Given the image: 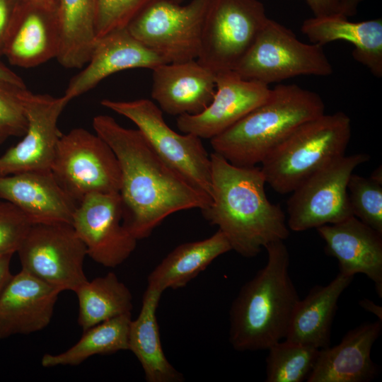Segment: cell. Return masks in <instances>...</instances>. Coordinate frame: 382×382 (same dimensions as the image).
Returning a JSON list of instances; mask_svg holds the SVG:
<instances>
[{
	"label": "cell",
	"mask_w": 382,
	"mask_h": 382,
	"mask_svg": "<svg viewBox=\"0 0 382 382\" xmlns=\"http://www.w3.org/2000/svg\"><path fill=\"white\" fill-rule=\"evenodd\" d=\"M92 124L118 160L123 223L137 241L170 214L211 204V197L168 165L138 129L125 128L107 115L94 117Z\"/></svg>",
	"instance_id": "6da1fadb"
},
{
	"label": "cell",
	"mask_w": 382,
	"mask_h": 382,
	"mask_svg": "<svg viewBox=\"0 0 382 382\" xmlns=\"http://www.w3.org/2000/svg\"><path fill=\"white\" fill-rule=\"evenodd\" d=\"M210 159L212 202L201 212L224 234L231 250L253 257L270 243L286 239V215L267 199L261 168L237 166L214 152Z\"/></svg>",
	"instance_id": "7a4b0ae2"
},
{
	"label": "cell",
	"mask_w": 382,
	"mask_h": 382,
	"mask_svg": "<svg viewBox=\"0 0 382 382\" xmlns=\"http://www.w3.org/2000/svg\"><path fill=\"white\" fill-rule=\"evenodd\" d=\"M265 248L266 265L241 287L229 311V342L238 352L267 349L284 339L300 300L284 241Z\"/></svg>",
	"instance_id": "3957f363"
},
{
	"label": "cell",
	"mask_w": 382,
	"mask_h": 382,
	"mask_svg": "<svg viewBox=\"0 0 382 382\" xmlns=\"http://www.w3.org/2000/svg\"><path fill=\"white\" fill-rule=\"evenodd\" d=\"M324 113V102L317 93L279 84L271 88L263 103L211 139V146L233 165L255 166L299 126Z\"/></svg>",
	"instance_id": "277c9868"
},
{
	"label": "cell",
	"mask_w": 382,
	"mask_h": 382,
	"mask_svg": "<svg viewBox=\"0 0 382 382\" xmlns=\"http://www.w3.org/2000/svg\"><path fill=\"white\" fill-rule=\"evenodd\" d=\"M352 133L343 112L325 113L294 130L262 162L266 183L277 192H292L316 172L345 156Z\"/></svg>",
	"instance_id": "5b68a950"
},
{
	"label": "cell",
	"mask_w": 382,
	"mask_h": 382,
	"mask_svg": "<svg viewBox=\"0 0 382 382\" xmlns=\"http://www.w3.org/2000/svg\"><path fill=\"white\" fill-rule=\"evenodd\" d=\"M233 71L269 86L301 75L327 76L333 69L323 46L301 42L290 29L268 18Z\"/></svg>",
	"instance_id": "8992f818"
},
{
	"label": "cell",
	"mask_w": 382,
	"mask_h": 382,
	"mask_svg": "<svg viewBox=\"0 0 382 382\" xmlns=\"http://www.w3.org/2000/svg\"><path fill=\"white\" fill-rule=\"evenodd\" d=\"M101 105L133 122L158 155L195 188L212 196L211 159L202 139L180 134L166 122L153 101L103 99ZM212 199V197H211Z\"/></svg>",
	"instance_id": "52a82bcc"
},
{
	"label": "cell",
	"mask_w": 382,
	"mask_h": 382,
	"mask_svg": "<svg viewBox=\"0 0 382 382\" xmlns=\"http://www.w3.org/2000/svg\"><path fill=\"white\" fill-rule=\"evenodd\" d=\"M50 171L77 204L91 193L120 191L121 171L115 154L96 133L84 128L61 134Z\"/></svg>",
	"instance_id": "ba28073f"
},
{
	"label": "cell",
	"mask_w": 382,
	"mask_h": 382,
	"mask_svg": "<svg viewBox=\"0 0 382 382\" xmlns=\"http://www.w3.org/2000/svg\"><path fill=\"white\" fill-rule=\"evenodd\" d=\"M209 1L191 0L182 6L168 0H152L127 29L168 63L197 59Z\"/></svg>",
	"instance_id": "9c48e42d"
},
{
	"label": "cell",
	"mask_w": 382,
	"mask_h": 382,
	"mask_svg": "<svg viewBox=\"0 0 382 382\" xmlns=\"http://www.w3.org/2000/svg\"><path fill=\"white\" fill-rule=\"evenodd\" d=\"M268 18L258 0H210L197 61L215 74L233 71Z\"/></svg>",
	"instance_id": "30bf717a"
},
{
	"label": "cell",
	"mask_w": 382,
	"mask_h": 382,
	"mask_svg": "<svg viewBox=\"0 0 382 382\" xmlns=\"http://www.w3.org/2000/svg\"><path fill=\"white\" fill-rule=\"evenodd\" d=\"M370 156H341L304 180L287 201L288 228L303 231L352 216L347 184L353 170Z\"/></svg>",
	"instance_id": "8fae6325"
},
{
	"label": "cell",
	"mask_w": 382,
	"mask_h": 382,
	"mask_svg": "<svg viewBox=\"0 0 382 382\" xmlns=\"http://www.w3.org/2000/svg\"><path fill=\"white\" fill-rule=\"evenodd\" d=\"M17 253L21 270L61 291L75 292L88 281L86 249L71 224H33Z\"/></svg>",
	"instance_id": "7c38bea8"
},
{
	"label": "cell",
	"mask_w": 382,
	"mask_h": 382,
	"mask_svg": "<svg viewBox=\"0 0 382 382\" xmlns=\"http://www.w3.org/2000/svg\"><path fill=\"white\" fill-rule=\"evenodd\" d=\"M71 226L87 255L104 267H117L136 248L137 240L123 223L119 192L87 195L77 204Z\"/></svg>",
	"instance_id": "4fadbf2b"
},
{
	"label": "cell",
	"mask_w": 382,
	"mask_h": 382,
	"mask_svg": "<svg viewBox=\"0 0 382 382\" xmlns=\"http://www.w3.org/2000/svg\"><path fill=\"white\" fill-rule=\"evenodd\" d=\"M69 102L64 96L54 97L25 91L23 104L27 129L23 139L0 156V175L50 170L62 134L57 122Z\"/></svg>",
	"instance_id": "5bb4252c"
},
{
	"label": "cell",
	"mask_w": 382,
	"mask_h": 382,
	"mask_svg": "<svg viewBox=\"0 0 382 382\" xmlns=\"http://www.w3.org/2000/svg\"><path fill=\"white\" fill-rule=\"evenodd\" d=\"M269 86L241 78L233 71L216 74V91L209 105L195 115L178 116L183 133L212 139L236 124L269 97Z\"/></svg>",
	"instance_id": "9a60e30c"
},
{
	"label": "cell",
	"mask_w": 382,
	"mask_h": 382,
	"mask_svg": "<svg viewBox=\"0 0 382 382\" xmlns=\"http://www.w3.org/2000/svg\"><path fill=\"white\" fill-rule=\"evenodd\" d=\"M166 63L127 28L113 30L97 39L86 66L70 80L64 96L70 102L114 73L135 68L153 70Z\"/></svg>",
	"instance_id": "2e32d148"
},
{
	"label": "cell",
	"mask_w": 382,
	"mask_h": 382,
	"mask_svg": "<svg viewBox=\"0 0 382 382\" xmlns=\"http://www.w3.org/2000/svg\"><path fill=\"white\" fill-rule=\"evenodd\" d=\"M59 42L57 4L20 2L4 56L14 66L34 67L57 58Z\"/></svg>",
	"instance_id": "e0dca14e"
},
{
	"label": "cell",
	"mask_w": 382,
	"mask_h": 382,
	"mask_svg": "<svg viewBox=\"0 0 382 382\" xmlns=\"http://www.w3.org/2000/svg\"><path fill=\"white\" fill-rule=\"evenodd\" d=\"M61 292L23 270L13 275L0 294V339L46 328Z\"/></svg>",
	"instance_id": "ac0fdd59"
},
{
	"label": "cell",
	"mask_w": 382,
	"mask_h": 382,
	"mask_svg": "<svg viewBox=\"0 0 382 382\" xmlns=\"http://www.w3.org/2000/svg\"><path fill=\"white\" fill-rule=\"evenodd\" d=\"M325 243L328 255L336 258L340 273L349 276L361 273L374 283L382 297V233L357 217L316 228Z\"/></svg>",
	"instance_id": "d6986e66"
},
{
	"label": "cell",
	"mask_w": 382,
	"mask_h": 382,
	"mask_svg": "<svg viewBox=\"0 0 382 382\" xmlns=\"http://www.w3.org/2000/svg\"><path fill=\"white\" fill-rule=\"evenodd\" d=\"M0 199L15 205L32 224H71L77 206L58 184L50 170L0 175Z\"/></svg>",
	"instance_id": "ffe728a7"
},
{
	"label": "cell",
	"mask_w": 382,
	"mask_h": 382,
	"mask_svg": "<svg viewBox=\"0 0 382 382\" xmlns=\"http://www.w3.org/2000/svg\"><path fill=\"white\" fill-rule=\"evenodd\" d=\"M152 71L151 96L163 112L178 116L198 114L214 98L216 74L197 59L166 63Z\"/></svg>",
	"instance_id": "44dd1931"
},
{
	"label": "cell",
	"mask_w": 382,
	"mask_h": 382,
	"mask_svg": "<svg viewBox=\"0 0 382 382\" xmlns=\"http://www.w3.org/2000/svg\"><path fill=\"white\" fill-rule=\"evenodd\" d=\"M382 323L366 322L350 330L341 342L320 349L308 382H368L378 374L371 359V348L381 335Z\"/></svg>",
	"instance_id": "7402d4cb"
},
{
	"label": "cell",
	"mask_w": 382,
	"mask_h": 382,
	"mask_svg": "<svg viewBox=\"0 0 382 382\" xmlns=\"http://www.w3.org/2000/svg\"><path fill=\"white\" fill-rule=\"evenodd\" d=\"M301 30L311 43L321 46L336 40L352 43L354 59L382 76L381 18L352 22L340 15L313 16L303 21Z\"/></svg>",
	"instance_id": "603a6c76"
},
{
	"label": "cell",
	"mask_w": 382,
	"mask_h": 382,
	"mask_svg": "<svg viewBox=\"0 0 382 382\" xmlns=\"http://www.w3.org/2000/svg\"><path fill=\"white\" fill-rule=\"evenodd\" d=\"M354 276L339 272L326 286L316 285L299 300L285 340L323 349L330 346L332 321L340 296Z\"/></svg>",
	"instance_id": "cb8c5ba5"
},
{
	"label": "cell",
	"mask_w": 382,
	"mask_h": 382,
	"mask_svg": "<svg viewBox=\"0 0 382 382\" xmlns=\"http://www.w3.org/2000/svg\"><path fill=\"white\" fill-rule=\"evenodd\" d=\"M161 291L146 287L137 318L131 320L129 350L141 364L148 382H181L183 375L167 359L160 338L156 311Z\"/></svg>",
	"instance_id": "d4e9b609"
},
{
	"label": "cell",
	"mask_w": 382,
	"mask_h": 382,
	"mask_svg": "<svg viewBox=\"0 0 382 382\" xmlns=\"http://www.w3.org/2000/svg\"><path fill=\"white\" fill-rule=\"evenodd\" d=\"M229 250L231 245L219 229L204 240L180 244L150 272L147 287L161 292L183 287L216 257Z\"/></svg>",
	"instance_id": "484cf974"
},
{
	"label": "cell",
	"mask_w": 382,
	"mask_h": 382,
	"mask_svg": "<svg viewBox=\"0 0 382 382\" xmlns=\"http://www.w3.org/2000/svg\"><path fill=\"white\" fill-rule=\"evenodd\" d=\"M60 42L57 61L80 69L89 60L97 40L96 0H57Z\"/></svg>",
	"instance_id": "4316f807"
},
{
	"label": "cell",
	"mask_w": 382,
	"mask_h": 382,
	"mask_svg": "<svg viewBox=\"0 0 382 382\" xmlns=\"http://www.w3.org/2000/svg\"><path fill=\"white\" fill-rule=\"evenodd\" d=\"M75 293L79 305L78 323L83 332L132 310L129 289L112 272L88 280Z\"/></svg>",
	"instance_id": "83f0119b"
},
{
	"label": "cell",
	"mask_w": 382,
	"mask_h": 382,
	"mask_svg": "<svg viewBox=\"0 0 382 382\" xmlns=\"http://www.w3.org/2000/svg\"><path fill=\"white\" fill-rule=\"evenodd\" d=\"M131 313L123 314L97 324L86 331L71 347L58 354H45L41 359L45 368L76 366L96 354L129 350Z\"/></svg>",
	"instance_id": "f1b7e54d"
},
{
	"label": "cell",
	"mask_w": 382,
	"mask_h": 382,
	"mask_svg": "<svg viewBox=\"0 0 382 382\" xmlns=\"http://www.w3.org/2000/svg\"><path fill=\"white\" fill-rule=\"evenodd\" d=\"M266 382H302L309 377L319 349L287 340L268 349Z\"/></svg>",
	"instance_id": "f546056e"
},
{
	"label": "cell",
	"mask_w": 382,
	"mask_h": 382,
	"mask_svg": "<svg viewBox=\"0 0 382 382\" xmlns=\"http://www.w3.org/2000/svg\"><path fill=\"white\" fill-rule=\"evenodd\" d=\"M347 192L353 216L382 233V182L352 173Z\"/></svg>",
	"instance_id": "4dcf8cb0"
},
{
	"label": "cell",
	"mask_w": 382,
	"mask_h": 382,
	"mask_svg": "<svg viewBox=\"0 0 382 382\" xmlns=\"http://www.w3.org/2000/svg\"><path fill=\"white\" fill-rule=\"evenodd\" d=\"M26 88L0 80V144L24 135L28 120L23 104Z\"/></svg>",
	"instance_id": "1f68e13d"
},
{
	"label": "cell",
	"mask_w": 382,
	"mask_h": 382,
	"mask_svg": "<svg viewBox=\"0 0 382 382\" xmlns=\"http://www.w3.org/2000/svg\"><path fill=\"white\" fill-rule=\"evenodd\" d=\"M152 0H96L97 39L116 30L125 28Z\"/></svg>",
	"instance_id": "d6a6232c"
},
{
	"label": "cell",
	"mask_w": 382,
	"mask_h": 382,
	"mask_svg": "<svg viewBox=\"0 0 382 382\" xmlns=\"http://www.w3.org/2000/svg\"><path fill=\"white\" fill-rule=\"evenodd\" d=\"M31 225L15 205L0 201V255L17 252Z\"/></svg>",
	"instance_id": "836d02e7"
},
{
	"label": "cell",
	"mask_w": 382,
	"mask_h": 382,
	"mask_svg": "<svg viewBox=\"0 0 382 382\" xmlns=\"http://www.w3.org/2000/svg\"><path fill=\"white\" fill-rule=\"evenodd\" d=\"M19 3L18 0H0V59L4 54L5 46Z\"/></svg>",
	"instance_id": "e575fe53"
},
{
	"label": "cell",
	"mask_w": 382,
	"mask_h": 382,
	"mask_svg": "<svg viewBox=\"0 0 382 382\" xmlns=\"http://www.w3.org/2000/svg\"><path fill=\"white\" fill-rule=\"evenodd\" d=\"M315 17L340 14V0H304Z\"/></svg>",
	"instance_id": "d590c367"
},
{
	"label": "cell",
	"mask_w": 382,
	"mask_h": 382,
	"mask_svg": "<svg viewBox=\"0 0 382 382\" xmlns=\"http://www.w3.org/2000/svg\"><path fill=\"white\" fill-rule=\"evenodd\" d=\"M13 255H0V294L13 276L10 271V262Z\"/></svg>",
	"instance_id": "8d00e7d4"
},
{
	"label": "cell",
	"mask_w": 382,
	"mask_h": 382,
	"mask_svg": "<svg viewBox=\"0 0 382 382\" xmlns=\"http://www.w3.org/2000/svg\"><path fill=\"white\" fill-rule=\"evenodd\" d=\"M0 80L12 83L13 85L26 88L23 79L11 69L8 68L0 62Z\"/></svg>",
	"instance_id": "74e56055"
},
{
	"label": "cell",
	"mask_w": 382,
	"mask_h": 382,
	"mask_svg": "<svg viewBox=\"0 0 382 382\" xmlns=\"http://www.w3.org/2000/svg\"><path fill=\"white\" fill-rule=\"evenodd\" d=\"M362 0H340V14L349 17L357 13L358 5Z\"/></svg>",
	"instance_id": "f35d334b"
},
{
	"label": "cell",
	"mask_w": 382,
	"mask_h": 382,
	"mask_svg": "<svg viewBox=\"0 0 382 382\" xmlns=\"http://www.w3.org/2000/svg\"><path fill=\"white\" fill-rule=\"evenodd\" d=\"M359 306L366 311L373 313L378 320L382 321V307L376 304L374 301L368 299H363L359 302Z\"/></svg>",
	"instance_id": "ab89813d"
},
{
	"label": "cell",
	"mask_w": 382,
	"mask_h": 382,
	"mask_svg": "<svg viewBox=\"0 0 382 382\" xmlns=\"http://www.w3.org/2000/svg\"><path fill=\"white\" fill-rule=\"evenodd\" d=\"M370 177L372 178L373 179L377 180V181L382 182V169H381V167L380 166V168L379 167L377 168L372 173V174L371 175Z\"/></svg>",
	"instance_id": "60d3db41"
},
{
	"label": "cell",
	"mask_w": 382,
	"mask_h": 382,
	"mask_svg": "<svg viewBox=\"0 0 382 382\" xmlns=\"http://www.w3.org/2000/svg\"><path fill=\"white\" fill-rule=\"evenodd\" d=\"M20 2H44V3H51V4H56L57 3V0H18Z\"/></svg>",
	"instance_id": "b9f144b4"
},
{
	"label": "cell",
	"mask_w": 382,
	"mask_h": 382,
	"mask_svg": "<svg viewBox=\"0 0 382 382\" xmlns=\"http://www.w3.org/2000/svg\"><path fill=\"white\" fill-rule=\"evenodd\" d=\"M168 1L177 3V4H180L183 0H168Z\"/></svg>",
	"instance_id": "7bdbcfd3"
}]
</instances>
